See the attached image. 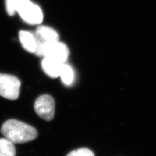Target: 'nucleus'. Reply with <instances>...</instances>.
I'll use <instances>...</instances> for the list:
<instances>
[{"instance_id":"f257e3e1","label":"nucleus","mask_w":156,"mask_h":156,"mask_svg":"<svg viewBox=\"0 0 156 156\" xmlns=\"http://www.w3.org/2000/svg\"><path fill=\"white\" fill-rule=\"evenodd\" d=\"M1 132L14 144L30 142L38 136V132L35 128L15 119L6 121L2 126Z\"/></svg>"},{"instance_id":"f03ea898","label":"nucleus","mask_w":156,"mask_h":156,"mask_svg":"<svg viewBox=\"0 0 156 156\" xmlns=\"http://www.w3.org/2000/svg\"><path fill=\"white\" fill-rule=\"evenodd\" d=\"M16 11L23 20L29 23L38 24L41 23L43 20L41 8L29 0H16Z\"/></svg>"},{"instance_id":"7ed1b4c3","label":"nucleus","mask_w":156,"mask_h":156,"mask_svg":"<svg viewBox=\"0 0 156 156\" xmlns=\"http://www.w3.org/2000/svg\"><path fill=\"white\" fill-rule=\"evenodd\" d=\"M21 82L18 77L0 73V96L11 100L18 98Z\"/></svg>"},{"instance_id":"20e7f679","label":"nucleus","mask_w":156,"mask_h":156,"mask_svg":"<svg viewBox=\"0 0 156 156\" xmlns=\"http://www.w3.org/2000/svg\"><path fill=\"white\" fill-rule=\"evenodd\" d=\"M55 107L54 99L50 95L44 94L36 100L34 109L41 119L46 121H51L54 118Z\"/></svg>"},{"instance_id":"39448f33","label":"nucleus","mask_w":156,"mask_h":156,"mask_svg":"<svg viewBox=\"0 0 156 156\" xmlns=\"http://www.w3.org/2000/svg\"><path fill=\"white\" fill-rule=\"evenodd\" d=\"M69 50L65 44L58 41L47 42L43 44L42 54L62 63H65L69 56Z\"/></svg>"},{"instance_id":"423d86ee","label":"nucleus","mask_w":156,"mask_h":156,"mask_svg":"<svg viewBox=\"0 0 156 156\" xmlns=\"http://www.w3.org/2000/svg\"><path fill=\"white\" fill-rule=\"evenodd\" d=\"M63 64L64 63L46 57H44L41 62L42 70L49 77L51 78L59 77Z\"/></svg>"},{"instance_id":"0eeeda50","label":"nucleus","mask_w":156,"mask_h":156,"mask_svg":"<svg viewBox=\"0 0 156 156\" xmlns=\"http://www.w3.org/2000/svg\"><path fill=\"white\" fill-rule=\"evenodd\" d=\"M36 36L44 43L47 42L58 41V34L51 27L47 26H39L37 29Z\"/></svg>"},{"instance_id":"6e6552de","label":"nucleus","mask_w":156,"mask_h":156,"mask_svg":"<svg viewBox=\"0 0 156 156\" xmlns=\"http://www.w3.org/2000/svg\"><path fill=\"white\" fill-rule=\"evenodd\" d=\"M20 41L23 48L29 53H35L36 50L37 41L35 35L26 31H21L19 33Z\"/></svg>"},{"instance_id":"1a4fd4ad","label":"nucleus","mask_w":156,"mask_h":156,"mask_svg":"<svg viewBox=\"0 0 156 156\" xmlns=\"http://www.w3.org/2000/svg\"><path fill=\"white\" fill-rule=\"evenodd\" d=\"M0 156H16L14 143L7 138L0 139Z\"/></svg>"},{"instance_id":"9d476101","label":"nucleus","mask_w":156,"mask_h":156,"mask_svg":"<svg viewBox=\"0 0 156 156\" xmlns=\"http://www.w3.org/2000/svg\"><path fill=\"white\" fill-rule=\"evenodd\" d=\"M59 76L63 83L66 85H70L74 79V71L72 67L64 63L62 66Z\"/></svg>"},{"instance_id":"9b49d317","label":"nucleus","mask_w":156,"mask_h":156,"mask_svg":"<svg viewBox=\"0 0 156 156\" xmlns=\"http://www.w3.org/2000/svg\"><path fill=\"white\" fill-rule=\"evenodd\" d=\"M67 156H94V154L88 148H80L72 151Z\"/></svg>"},{"instance_id":"f8f14e48","label":"nucleus","mask_w":156,"mask_h":156,"mask_svg":"<svg viewBox=\"0 0 156 156\" xmlns=\"http://www.w3.org/2000/svg\"><path fill=\"white\" fill-rule=\"evenodd\" d=\"M16 0H6L7 11L9 15H13L16 12Z\"/></svg>"}]
</instances>
